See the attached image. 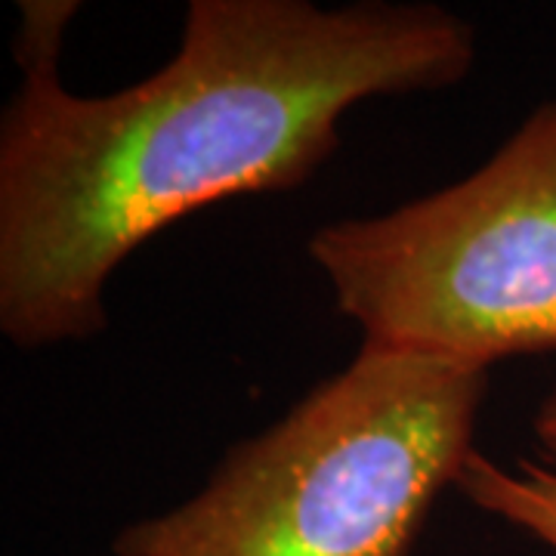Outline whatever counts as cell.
Masks as SVG:
<instances>
[{"label": "cell", "instance_id": "6da1fadb", "mask_svg": "<svg viewBox=\"0 0 556 556\" xmlns=\"http://www.w3.org/2000/svg\"><path fill=\"white\" fill-rule=\"evenodd\" d=\"M75 10L22 3L0 118V331L25 350L100 334L112 273L174 219L316 177L356 102L477 62L473 25L439 3L192 0L152 78L78 97L60 80Z\"/></svg>", "mask_w": 556, "mask_h": 556}, {"label": "cell", "instance_id": "7a4b0ae2", "mask_svg": "<svg viewBox=\"0 0 556 556\" xmlns=\"http://www.w3.org/2000/svg\"><path fill=\"white\" fill-rule=\"evenodd\" d=\"M489 371L362 346L199 495L139 519L115 556H412L473 455Z\"/></svg>", "mask_w": 556, "mask_h": 556}, {"label": "cell", "instance_id": "3957f363", "mask_svg": "<svg viewBox=\"0 0 556 556\" xmlns=\"http://www.w3.org/2000/svg\"><path fill=\"white\" fill-rule=\"evenodd\" d=\"M362 346L489 371L556 350V102L479 170L378 217L309 236Z\"/></svg>", "mask_w": 556, "mask_h": 556}, {"label": "cell", "instance_id": "277c9868", "mask_svg": "<svg viewBox=\"0 0 556 556\" xmlns=\"http://www.w3.org/2000/svg\"><path fill=\"white\" fill-rule=\"evenodd\" d=\"M455 489L473 507L522 529L556 551V455L519 457L504 467L492 457L473 455L464 460Z\"/></svg>", "mask_w": 556, "mask_h": 556}, {"label": "cell", "instance_id": "5b68a950", "mask_svg": "<svg viewBox=\"0 0 556 556\" xmlns=\"http://www.w3.org/2000/svg\"><path fill=\"white\" fill-rule=\"evenodd\" d=\"M532 427H535L541 445L547 448V455H556V390L541 399L535 417H532Z\"/></svg>", "mask_w": 556, "mask_h": 556}]
</instances>
